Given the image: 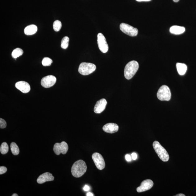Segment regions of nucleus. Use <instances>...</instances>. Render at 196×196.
<instances>
[{
  "instance_id": "f257e3e1",
  "label": "nucleus",
  "mask_w": 196,
  "mask_h": 196,
  "mask_svg": "<svg viewBox=\"0 0 196 196\" xmlns=\"http://www.w3.org/2000/svg\"><path fill=\"white\" fill-rule=\"evenodd\" d=\"M87 166L84 161L79 160L75 162L71 168V173L73 176L79 178L82 176L87 171Z\"/></svg>"
},
{
  "instance_id": "f03ea898",
  "label": "nucleus",
  "mask_w": 196,
  "mask_h": 196,
  "mask_svg": "<svg viewBox=\"0 0 196 196\" xmlns=\"http://www.w3.org/2000/svg\"><path fill=\"white\" fill-rule=\"evenodd\" d=\"M139 68V64L137 61L133 60L126 65L124 70V76L125 78L130 80L134 76Z\"/></svg>"
},
{
  "instance_id": "7ed1b4c3",
  "label": "nucleus",
  "mask_w": 196,
  "mask_h": 196,
  "mask_svg": "<svg viewBox=\"0 0 196 196\" xmlns=\"http://www.w3.org/2000/svg\"><path fill=\"white\" fill-rule=\"evenodd\" d=\"M153 147L162 161L163 162H167L169 161V156L168 153L158 141H155L153 143Z\"/></svg>"
},
{
  "instance_id": "20e7f679",
  "label": "nucleus",
  "mask_w": 196,
  "mask_h": 196,
  "mask_svg": "<svg viewBox=\"0 0 196 196\" xmlns=\"http://www.w3.org/2000/svg\"><path fill=\"white\" fill-rule=\"evenodd\" d=\"M96 69L95 65L84 62L80 65L78 71L80 74L82 75H88L94 72Z\"/></svg>"
},
{
  "instance_id": "39448f33",
  "label": "nucleus",
  "mask_w": 196,
  "mask_h": 196,
  "mask_svg": "<svg viewBox=\"0 0 196 196\" xmlns=\"http://www.w3.org/2000/svg\"><path fill=\"white\" fill-rule=\"evenodd\" d=\"M157 96L161 101H168L171 100V93L169 87L165 85L161 86L157 92Z\"/></svg>"
},
{
  "instance_id": "423d86ee",
  "label": "nucleus",
  "mask_w": 196,
  "mask_h": 196,
  "mask_svg": "<svg viewBox=\"0 0 196 196\" xmlns=\"http://www.w3.org/2000/svg\"><path fill=\"white\" fill-rule=\"evenodd\" d=\"M120 29L124 33L131 36H135L137 35L138 30L127 24L122 23L120 25Z\"/></svg>"
},
{
  "instance_id": "0eeeda50",
  "label": "nucleus",
  "mask_w": 196,
  "mask_h": 196,
  "mask_svg": "<svg viewBox=\"0 0 196 196\" xmlns=\"http://www.w3.org/2000/svg\"><path fill=\"white\" fill-rule=\"evenodd\" d=\"M98 43L99 48L103 53H107L109 47L106 38L102 33H99L98 35Z\"/></svg>"
},
{
  "instance_id": "6e6552de",
  "label": "nucleus",
  "mask_w": 196,
  "mask_h": 196,
  "mask_svg": "<svg viewBox=\"0 0 196 196\" xmlns=\"http://www.w3.org/2000/svg\"><path fill=\"white\" fill-rule=\"evenodd\" d=\"M68 144L64 141H62L60 143H56L54 145V152L57 155H59L61 153L63 154H66L68 152Z\"/></svg>"
},
{
  "instance_id": "1a4fd4ad",
  "label": "nucleus",
  "mask_w": 196,
  "mask_h": 196,
  "mask_svg": "<svg viewBox=\"0 0 196 196\" xmlns=\"http://www.w3.org/2000/svg\"><path fill=\"white\" fill-rule=\"evenodd\" d=\"M92 158L96 166L98 169L102 170L105 166V161L103 156L98 153L93 154Z\"/></svg>"
},
{
  "instance_id": "9d476101",
  "label": "nucleus",
  "mask_w": 196,
  "mask_h": 196,
  "mask_svg": "<svg viewBox=\"0 0 196 196\" xmlns=\"http://www.w3.org/2000/svg\"><path fill=\"white\" fill-rule=\"evenodd\" d=\"M57 81V79L52 75H49L43 77L41 81L42 87L45 88H49L55 85Z\"/></svg>"
},
{
  "instance_id": "9b49d317",
  "label": "nucleus",
  "mask_w": 196,
  "mask_h": 196,
  "mask_svg": "<svg viewBox=\"0 0 196 196\" xmlns=\"http://www.w3.org/2000/svg\"><path fill=\"white\" fill-rule=\"evenodd\" d=\"M154 183L153 181L150 180H144L141 183L140 186L137 189L138 193L143 192L147 191L151 189L153 186Z\"/></svg>"
},
{
  "instance_id": "f8f14e48",
  "label": "nucleus",
  "mask_w": 196,
  "mask_h": 196,
  "mask_svg": "<svg viewBox=\"0 0 196 196\" xmlns=\"http://www.w3.org/2000/svg\"><path fill=\"white\" fill-rule=\"evenodd\" d=\"M107 103V100L104 98L98 101L94 107V112L98 114L102 113L105 109Z\"/></svg>"
},
{
  "instance_id": "ddd939ff",
  "label": "nucleus",
  "mask_w": 196,
  "mask_h": 196,
  "mask_svg": "<svg viewBox=\"0 0 196 196\" xmlns=\"http://www.w3.org/2000/svg\"><path fill=\"white\" fill-rule=\"evenodd\" d=\"M16 87L17 89L24 93H27L31 89L29 84L24 81H20L16 83Z\"/></svg>"
},
{
  "instance_id": "4468645a",
  "label": "nucleus",
  "mask_w": 196,
  "mask_h": 196,
  "mask_svg": "<svg viewBox=\"0 0 196 196\" xmlns=\"http://www.w3.org/2000/svg\"><path fill=\"white\" fill-rule=\"evenodd\" d=\"M54 180V177L52 174L47 172L40 175L38 178L37 181L38 184H42L49 181H53Z\"/></svg>"
},
{
  "instance_id": "2eb2a0df",
  "label": "nucleus",
  "mask_w": 196,
  "mask_h": 196,
  "mask_svg": "<svg viewBox=\"0 0 196 196\" xmlns=\"http://www.w3.org/2000/svg\"><path fill=\"white\" fill-rule=\"evenodd\" d=\"M103 130L105 132L109 133H113L118 132L119 127L117 124L109 123L105 124L103 127Z\"/></svg>"
},
{
  "instance_id": "dca6fc26",
  "label": "nucleus",
  "mask_w": 196,
  "mask_h": 196,
  "mask_svg": "<svg viewBox=\"0 0 196 196\" xmlns=\"http://www.w3.org/2000/svg\"><path fill=\"white\" fill-rule=\"evenodd\" d=\"M185 31V28L184 27L177 25H174L170 28V32L174 35H180L184 33Z\"/></svg>"
},
{
  "instance_id": "f3484780",
  "label": "nucleus",
  "mask_w": 196,
  "mask_h": 196,
  "mask_svg": "<svg viewBox=\"0 0 196 196\" xmlns=\"http://www.w3.org/2000/svg\"><path fill=\"white\" fill-rule=\"evenodd\" d=\"M38 28L36 25H30L25 28L24 32L26 35H31L35 34Z\"/></svg>"
},
{
  "instance_id": "a211bd4d",
  "label": "nucleus",
  "mask_w": 196,
  "mask_h": 196,
  "mask_svg": "<svg viewBox=\"0 0 196 196\" xmlns=\"http://www.w3.org/2000/svg\"><path fill=\"white\" fill-rule=\"evenodd\" d=\"M176 67L179 74L180 75H184L186 73L187 66L186 64L184 63H177L176 64Z\"/></svg>"
},
{
  "instance_id": "6ab92c4d",
  "label": "nucleus",
  "mask_w": 196,
  "mask_h": 196,
  "mask_svg": "<svg viewBox=\"0 0 196 196\" xmlns=\"http://www.w3.org/2000/svg\"><path fill=\"white\" fill-rule=\"evenodd\" d=\"M23 53V51L20 48H17L14 49L12 53V56L14 59H16L20 56L22 55Z\"/></svg>"
},
{
  "instance_id": "aec40b11",
  "label": "nucleus",
  "mask_w": 196,
  "mask_h": 196,
  "mask_svg": "<svg viewBox=\"0 0 196 196\" xmlns=\"http://www.w3.org/2000/svg\"><path fill=\"white\" fill-rule=\"evenodd\" d=\"M11 150L12 153L14 155H18L19 153V149L17 144L13 142L10 145Z\"/></svg>"
},
{
  "instance_id": "412c9836",
  "label": "nucleus",
  "mask_w": 196,
  "mask_h": 196,
  "mask_svg": "<svg viewBox=\"0 0 196 196\" xmlns=\"http://www.w3.org/2000/svg\"><path fill=\"white\" fill-rule=\"evenodd\" d=\"M69 40V38L67 36H65L62 39L61 43V47L62 48L66 49L68 48Z\"/></svg>"
},
{
  "instance_id": "4be33fe9",
  "label": "nucleus",
  "mask_w": 196,
  "mask_h": 196,
  "mask_svg": "<svg viewBox=\"0 0 196 196\" xmlns=\"http://www.w3.org/2000/svg\"><path fill=\"white\" fill-rule=\"evenodd\" d=\"M9 150V148L7 143L6 142H4L1 144V148H0V151L2 154H5L7 153Z\"/></svg>"
},
{
  "instance_id": "5701e85b",
  "label": "nucleus",
  "mask_w": 196,
  "mask_h": 196,
  "mask_svg": "<svg viewBox=\"0 0 196 196\" xmlns=\"http://www.w3.org/2000/svg\"><path fill=\"white\" fill-rule=\"evenodd\" d=\"M62 27V24L59 21H56L53 24V29L56 32L59 31Z\"/></svg>"
},
{
  "instance_id": "b1692460",
  "label": "nucleus",
  "mask_w": 196,
  "mask_h": 196,
  "mask_svg": "<svg viewBox=\"0 0 196 196\" xmlns=\"http://www.w3.org/2000/svg\"><path fill=\"white\" fill-rule=\"evenodd\" d=\"M52 60L50 58L46 57L43 58L42 61V64L44 66H49L51 65Z\"/></svg>"
},
{
  "instance_id": "393cba45",
  "label": "nucleus",
  "mask_w": 196,
  "mask_h": 196,
  "mask_svg": "<svg viewBox=\"0 0 196 196\" xmlns=\"http://www.w3.org/2000/svg\"><path fill=\"white\" fill-rule=\"evenodd\" d=\"M7 126V123L2 118H0V128L1 129H4L6 128Z\"/></svg>"
},
{
  "instance_id": "a878e982",
  "label": "nucleus",
  "mask_w": 196,
  "mask_h": 196,
  "mask_svg": "<svg viewBox=\"0 0 196 196\" xmlns=\"http://www.w3.org/2000/svg\"><path fill=\"white\" fill-rule=\"evenodd\" d=\"M7 171V168L5 166L0 167V174H2L5 173Z\"/></svg>"
},
{
  "instance_id": "bb28decb",
  "label": "nucleus",
  "mask_w": 196,
  "mask_h": 196,
  "mask_svg": "<svg viewBox=\"0 0 196 196\" xmlns=\"http://www.w3.org/2000/svg\"><path fill=\"white\" fill-rule=\"evenodd\" d=\"M125 159L127 161L130 162L131 161L132 158H131L130 155L126 154L125 156Z\"/></svg>"
},
{
  "instance_id": "cd10ccee",
  "label": "nucleus",
  "mask_w": 196,
  "mask_h": 196,
  "mask_svg": "<svg viewBox=\"0 0 196 196\" xmlns=\"http://www.w3.org/2000/svg\"><path fill=\"white\" fill-rule=\"evenodd\" d=\"M132 157L133 160H136L137 158V155L135 153H133L132 154Z\"/></svg>"
},
{
  "instance_id": "c85d7f7f",
  "label": "nucleus",
  "mask_w": 196,
  "mask_h": 196,
  "mask_svg": "<svg viewBox=\"0 0 196 196\" xmlns=\"http://www.w3.org/2000/svg\"><path fill=\"white\" fill-rule=\"evenodd\" d=\"M83 189L84 191H87L89 190L90 187L89 186H88V185H85V186L84 187Z\"/></svg>"
},
{
  "instance_id": "c756f323",
  "label": "nucleus",
  "mask_w": 196,
  "mask_h": 196,
  "mask_svg": "<svg viewBox=\"0 0 196 196\" xmlns=\"http://www.w3.org/2000/svg\"><path fill=\"white\" fill-rule=\"evenodd\" d=\"M136 1L137 2H148V1H151V0H136Z\"/></svg>"
},
{
  "instance_id": "7c9ffc66",
  "label": "nucleus",
  "mask_w": 196,
  "mask_h": 196,
  "mask_svg": "<svg viewBox=\"0 0 196 196\" xmlns=\"http://www.w3.org/2000/svg\"><path fill=\"white\" fill-rule=\"evenodd\" d=\"M87 196H93V194L91 193H88L87 194Z\"/></svg>"
},
{
  "instance_id": "2f4dec72",
  "label": "nucleus",
  "mask_w": 196,
  "mask_h": 196,
  "mask_svg": "<svg viewBox=\"0 0 196 196\" xmlns=\"http://www.w3.org/2000/svg\"><path fill=\"white\" fill-rule=\"evenodd\" d=\"M175 196H185V195L184 194H179L176 195Z\"/></svg>"
},
{
  "instance_id": "473e14b6",
  "label": "nucleus",
  "mask_w": 196,
  "mask_h": 196,
  "mask_svg": "<svg viewBox=\"0 0 196 196\" xmlns=\"http://www.w3.org/2000/svg\"><path fill=\"white\" fill-rule=\"evenodd\" d=\"M18 195L16 194H14L12 195V196H18Z\"/></svg>"
},
{
  "instance_id": "72a5a7b5",
  "label": "nucleus",
  "mask_w": 196,
  "mask_h": 196,
  "mask_svg": "<svg viewBox=\"0 0 196 196\" xmlns=\"http://www.w3.org/2000/svg\"><path fill=\"white\" fill-rule=\"evenodd\" d=\"M180 0H173V1L175 2H178Z\"/></svg>"
}]
</instances>
